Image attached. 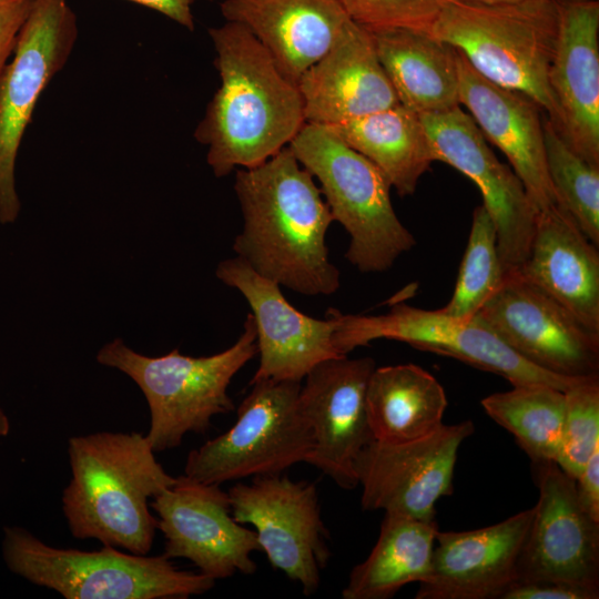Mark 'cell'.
Masks as SVG:
<instances>
[{"label": "cell", "mask_w": 599, "mask_h": 599, "mask_svg": "<svg viewBox=\"0 0 599 599\" xmlns=\"http://www.w3.org/2000/svg\"><path fill=\"white\" fill-rule=\"evenodd\" d=\"M234 190L244 220L233 243L236 256L296 293L331 295L339 288L326 245L331 210L288 145L260 165L238 169Z\"/></svg>", "instance_id": "cell-1"}, {"label": "cell", "mask_w": 599, "mask_h": 599, "mask_svg": "<svg viewBox=\"0 0 599 599\" xmlns=\"http://www.w3.org/2000/svg\"><path fill=\"white\" fill-rule=\"evenodd\" d=\"M221 84L194 136L207 146L216 177L262 164L287 146L306 123L296 83L287 79L247 28H211Z\"/></svg>", "instance_id": "cell-2"}, {"label": "cell", "mask_w": 599, "mask_h": 599, "mask_svg": "<svg viewBox=\"0 0 599 599\" xmlns=\"http://www.w3.org/2000/svg\"><path fill=\"white\" fill-rule=\"evenodd\" d=\"M72 478L62 507L75 538L146 555L158 519L148 499L174 484L140 433H95L68 441Z\"/></svg>", "instance_id": "cell-3"}, {"label": "cell", "mask_w": 599, "mask_h": 599, "mask_svg": "<svg viewBox=\"0 0 599 599\" xmlns=\"http://www.w3.org/2000/svg\"><path fill=\"white\" fill-rule=\"evenodd\" d=\"M429 32L487 80L526 94L559 131L548 82L558 32L557 0L481 4L444 0Z\"/></svg>", "instance_id": "cell-4"}, {"label": "cell", "mask_w": 599, "mask_h": 599, "mask_svg": "<svg viewBox=\"0 0 599 599\" xmlns=\"http://www.w3.org/2000/svg\"><path fill=\"white\" fill-rule=\"evenodd\" d=\"M257 352L255 323L248 313L238 339L211 356H186L175 348L150 357L115 338L99 351L97 361L123 372L140 387L151 413L146 439L159 453L181 445L190 432H206L215 415L234 409L229 385Z\"/></svg>", "instance_id": "cell-5"}, {"label": "cell", "mask_w": 599, "mask_h": 599, "mask_svg": "<svg viewBox=\"0 0 599 599\" xmlns=\"http://www.w3.org/2000/svg\"><path fill=\"white\" fill-rule=\"evenodd\" d=\"M288 146L349 234L345 257L359 272H385L413 248L415 237L393 207L392 185L373 162L322 124L305 123Z\"/></svg>", "instance_id": "cell-6"}, {"label": "cell", "mask_w": 599, "mask_h": 599, "mask_svg": "<svg viewBox=\"0 0 599 599\" xmlns=\"http://www.w3.org/2000/svg\"><path fill=\"white\" fill-rule=\"evenodd\" d=\"M8 568L65 599H167L202 595L215 580L177 569L162 556L51 547L19 527H7L2 542Z\"/></svg>", "instance_id": "cell-7"}, {"label": "cell", "mask_w": 599, "mask_h": 599, "mask_svg": "<svg viewBox=\"0 0 599 599\" xmlns=\"http://www.w3.org/2000/svg\"><path fill=\"white\" fill-rule=\"evenodd\" d=\"M251 385L234 425L190 451L185 476L221 485L306 463L313 438L298 402L302 382L260 379Z\"/></svg>", "instance_id": "cell-8"}, {"label": "cell", "mask_w": 599, "mask_h": 599, "mask_svg": "<svg viewBox=\"0 0 599 599\" xmlns=\"http://www.w3.org/2000/svg\"><path fill=\"white\" fill-rule=\"evenodd\" d=\"M338 318L335 339L342 355L385 338L459 359L500 375L512 386L545 384L565 392L581 379L555 375L530 364L477 316L460 318L440 308L428 311L397 303L386 314L365 316L339 312Z\"/></svg>", "instance_id": "cell-9"}, {"label": "cell", "mask_w": 599, "mask_h": 599, "mask_svg": "<svg viewBox=\"0 0 599 599\" xmlns=\"http://www.w3.org/2000/svg\"><path fill=\"white\" fill-rule=\"evenodd\" d=\"M78 21L68 0H34L0 78V223L16 221L21 204L16 161L35 105L68 62L78 39Z\"/></svg>", "instance_id": "cell-10"}, {"label": "cell", "mask_w": 599, "mask_h": 599, "mask_svg": "<svg viewBox=\"0 0 599 599\" xmlns=\"http://www.w3.org/2000/svg\"><path fill=\"white\" fill-rule=\"evenodd\" d=\"M227 494L233 518L254 527L271 566L298 582L305 596L315 593L331 557L315 484L263 475Z\"/></svg>", "instance_id": "cell-11"}, {"label": "cell", "mask_w": 599, "mask_h": 599, "mask_svg": "<svg viewBox=\"0 0 599 599\" xmlns=\"http://www.w3.org/2000/svg\"><path fill=\"white\" fill-rule=\"evenodd\" d=\"M418 115L433 161L449 164L478 186L483 205L495 224L505 276L517 273L528 256L538 214L522 182L496 158L473 118L460 105Z\"/></svg>", "instance_id": "cell-12"}, {"label": "cell", "mask_w": 599, "mask_h": 599, "mask_svg": "<svg viewBox=\"0 0 599 599\" xmlns=\"http://www.w3.org/2000/svg\"><path fill=\"white\" fill-rule=\"evenodd\" d=\"M530 364L569 378L599 376V334L517 273L475 315Z\"/></svg>", "instance_id": "cell-13"}, {"label": "cell", "mask_w": 599, "mask_h": 599, "mask_svg": "<svg viewBox=\"0 0 599 599\" xmlns=\"http://www.w3.org/2000/svg\"><path fill=\"white\" fill-rule=\"evenodd\" d=\"M473 433L464 420L412 441H370L355 461L362 508L436 521V502L451 495L459 447Z\"/></svg>", "instance_id": "cell-14"}, {"label": "cell", "mask_w": 599, "mask_h": 599, "mask_svg": "<svg viewBox=\"0 0 599 599\" xmlns=\"http://www.w3.org/2000/svg\"><path fill=\"white\" fill-rule=\"evenodd\" d=\"M151 506L169 559L185 558L214 580L255 572L252 554L261 551L255 531L233 518L229 494L220 485L180 476Z\"/></svg>", "instance_id": "cell-15"}, {"label": "cell", "mask_w": 599, "mask_h": 599, "mask_svg": "<svg viewBox=\"0 0 599 599\" xmlns=\"http://www.w3.org/2000/svg\"><path fill=\"white\" fill-rule=\"evenodd\" d=\"M539 498L516 581H561L599 589V521L581 507L575 478L555 461L532 463Z\"/></svg>", "instance_id": "cell-16"}, {"label": "cell", "mask_w": 599, "mask_h": 599, "mask_svg": "<svg viewBox=\"0 0 599 599\" xmlns=\"http://www.w3.org/2000/svg\"><path fill=\"white\" fill-rule=\"evenodd\" d=\"M215 274L236 288L251 307L260 354L251 382H302L317 364L346 356L336 347L337 309L331 308L325 319L303 314L287 302L276 282L256 273L238 256L221 262Z\"/></svg>", "instance_id": "cell-17"}, {"label": "cell", "mask_w": 599, "mask_h": 599, "mask_svg": "<svg viewBox=\"0 0 599 599\" xmlns=\"http://www.w3.org/2000/svg\"><path fill=\"white\" fill-rule=\"evenodd\" d=\"M375 367L370 357L329 358L311 369L301 386L300 407L313 438L306 463L343 489L358 486L355 461L374 440L366 390Z\"/></svg>", "instance_id": "cell-18"}, {"label": "cell", "mask_w": 599, "mask_h": 599, "mask_svg": "<svg viewBox=\"0 0 599 599\" xmlns=\"http://www.w3.org/2000/svg\"><path fill=\"white\" fill-rule=\"evenodd\" d=\"M534 507L484 528L437 531L432 565L416 599H500L517 580Z\"/></svg>", "instance_id": "cell-19"}, {"label": "cell", "mask_w": 599, "mask_h": 599, "mask_svg": "<svg viewBox=\"0 0 599 599\" xmlns=\"http://www.w3.org/2000/svg\"><path fill=\"white\" fill-rule=\"evenodd\" d=\"M558 32L548 82L559 133L599 166V1L557 0Z\"/></svg>", "instance_id": "cell-20"}, {"label": "cell", "mask_w": 599, "mask_h": 599, "mask_svg": "<svg viewBox=\"0 0 599 599\" xmlns=\"http://www.w3.org/2000/svg\"><path fill=\"white\" fill-rule=\"evenodd\" d=\"M456 59L460 105L506 155L537 210L557 204L546 165L541 108L526 94L484 78L457 50Z\"/></svg>", "instance_id": "cell-21"}, {"label": "cell", "mask_w": 599, "mask_h": 599, "mask_svg": "<svg viewBox=\"0 0 599 599\" xmlns=\"http://www.w3.org/2000/svg\"><path fill=\"white\" fill-rule=\"evenodd\" d=\"M296 84L306 123L333 125L399 104L369 30L353 20Z\"/></svg>", "instance_id": "cell-22"}, {"label": "cell", "mask_w": 599, "mask_h": 599, "mask_svg": "<svg viewBox=\"0 0 599 599\" xmlns=\"http://www.w3.org/2000/svg\"><path fill=\"white\" fill-rule=\"evenodd\" d=\"M558 204L538 211L528 256L517 272L599 334V253Z\"/></svg>", "instance_id": "cell-23"}, {"label": "cell", "mask_w": 599, "mask_h": 599, "mask_svg": "<svg viewBox=\"0 0 599 599\" xmlns=\"http://www.w3.org/2000/svg\"><path fill=\"white\" fill-rule=\"evenodd\" d=\"M221 12L247 28L294 83L352 21L339 0H222Z\"/></svg>", "instance_id": "cell-24"}, {"label": "cell", "mask_w": 599, "mask_h": 599, "mask_svg": "<svg viewBox=\"0 0 599 599\" xmlns=\"http://www.w3.org/2000/svg\"><path fill=\"white\" fill-rule=\"evenodd\" d=\"M368 30L399 104L417 114L445 112L460 105L453 47L420 29Z\"/></svg>", "instance_id": "cell-25"}, {"label": "cell", "mask_w": 599, "mask_h": 599, "mask_svg": "<svg viewBox=\"0 0 599 599\" xmlns=\"http://www.w3.org/2000/svg\"><path fill=\"white\" fill-rule=\"evenodd\" d=\"M446 407L443 386L418 365L375 367L369 377L366 409L375 440L406 443L426 437L444 425Z\"/></svg>", "instance_id": "cell-26"}, {"label": "cell", "mask_w": 599, "mask_h": 599, "mask_svg": "<svg viewBox=\"0 0 599 599\" xmlns=\"http://www.w3.org/2000/svg\"><path fill=\"white\" fill-rule=\"evenodd\" d=\"M384 514L375 546L349 573L342 591L344 599H389L404 586L419 583L429 572L436 521Z\"/></svg>", "instance_id": "cell-27"}, {"label": "cell", "mask_w": 599, "mask_h": 599, "mask_svg": "<svg viewBox=\"0 0 599 599\" xmlns=\"http://www.w3.org/2000/svg\"><path fill=\"white\" fill-rule=\"evenodd\" d=\"M326 126L373 162L400 196L415 192L434 162L419 115L402 104Z\"/></svg>", "instance_id": "cell-28"}, {"label": "cell", "mask_w": 599, "mask_h": 599, "mask_svg": "<svg viewBox=\"0 0 599 599\" xmlns=\"http://www.w3.org/2000/svg\"><path fill=\"white\" fill-rule=\"evenodd\" d=\"M486 414L507 429L532 463H557L565 392L545 384L514 385L481 399Z\"/></svg>", "instance_id": "cell-29"}, {"label": "cell", "mask_w": 599, "mask_h": 599, "mask_svg": "<svg viewBox=\"0 0 599 599\" xmlns=\"http://www.w3.org/2000/svg\"><path fill=\"white\" fill-rule=\"evenodd\" d=\"M544 143L548 176L557 204L599 245V166L579 155L547 119Z\"/></svg>", "instance_id": "cell-30"}, {"label": "cell", "mask_w": 599, "mask_h": 599, "mask_svg": "<svg viewBox=\"0 0 599 599\" xmlns=\"http://www.w3.org/2000/svg\"><path fill=\"white\" fill-rule=\"evenodd\" d=\"M505 277L495 224L481 204L473 213L454 293L440 309L455 317H474L500 287Z\"/></svg>", "instance_id": "cell-31"}, {"label": "cell", "mask_w": 599, "mask_h": 599, "mask_svg": "<svg viewBox=\"0 0 599 599\" xmlns=\"http://www.w3.org/2000/svg\"><path fill=\"white\" fill-rule=\"evenodd\" d=\"M599 448V376L581 378L565 390L558 466L576 478Z\"/></svg>", "instance_id": "cell-32"}, {"label": "cell", "mask_w": 599, "mask_h": 599, "mask_svg": "<svg viewBox=\"0 0 599 599\" xmlns=\"http://www.w3.org/2000/svg\"><path fill=\"white\" fill-rule=\"evenodd\" d=\"M444 0H339L356 23L367 29L413 28L429 31Z\"/></svg>", "instance_id": "cell-33"}, {"label": "cell", "mask_w": 599, "mask_h": 599, "mask_svg": "<svg viewBox=\"0 0 599 599\" xmlns=\"http://www.w3.org/2000/svg\"><path fill=\"white\" fill-rule=\"evenodd\" d=\"M599 589L561 581H515L500 599H597Z\"/></svg>", "instance_id": "cell-34"}, {"label": "cell", "mask_w": 599, "mask_h": 599, "mask_svg": "<svg viewBox=\"0 0 599 599\" xmlns=\"http://www.w3.org/2000/svg\"><path fill=\"white\" fill-rule=\"evenodd\" d=\"M34 0H0V78L10 61L17 40Z\"/></svg>", "instance_id": "cell-35"}, {"label": "cell", "mask_w": 599, "mask_h": 599, "mask_svg": "<svg viewBox=\"0 0 599 599\" xmlns=\"http://www.w3.org/2000/svg\"><path fill=\"white\" fill-rule=\"evenodd\" d=\"M575 486L583 510L599 521V448L591 454L575 478Z\"/></svg>", "instance_id": "cell-36"}, {"label": "cell", "mask_w": 599, "mask_h": 599, "mask_svg": "<svg viewBox=\"0 0 599 599\" xmlns=\"http://www.w3.org/2000/svg\"><path fill=\"white\" fill-rule=\"evenodd\" d=\"M152 9L190 31L194 30L192 4L195 0H128Z\"/></svg>", "instance_id": "cell-37"}, {"label": "cell", "mask_w": 599, "mask_h": 599, "mask_svg": "<svg viewBox=\"0 0 599 599\" xmlns=\"http://www.w3.org/2000/svg\"><path fill=\"white\" fill-rule=\"evenodd\" d=\"M10 429L9 419L3 413V410L0 408V436L8 435Z\"/></svg>", "instance_id": "cell-38"}, {"label": "cell", "mask_w": 599, "mask_h": 599, "mask_svg": "<svg viewBox=\"0 0 599 599\" xmlns=\"http://www.w3.org/2000/svg\"><path fill=\"white\" fill-rule=\"evenodd\" d=\"M455 1L468 2V3L495 4V3L515 2L519 0H455Z\"/></svg>", "instance_id": "cell-39"}]
</instances>
